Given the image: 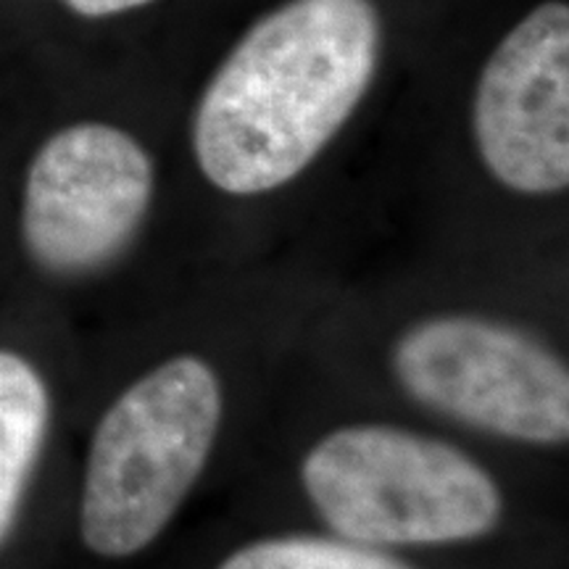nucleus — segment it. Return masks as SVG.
<instances>
[{
	"mask_svg": "<svg viewBox=\"0 0 569 569\" xmlns=\"http://www.w3.org/2000/svg\"><path fill=\"white\" fill-rule=\"evenodd\" d=\"M393 369L425 407L525 440L565 443L569 372L517 327L480 317H436L398 338Z\"/></svg>",
	"mask_w": 569,
	"mask_h": 569,
	"instance_id": "obj_4",
	"label": "nucleus"
},
{
	"mask_svg": "<svg viewBox=\"0 0 569 569\" xmlns=\"http://www.w3.org/2000/svg\"><path fill=\"white\" fill-rule=\"evenodd\" d=\"M482 163L525 196L569 182V6L549 0L498 42L472 103Z\"/></svg>",
	"mask_w": 569,
	"mask_h": 569,
	"instance_id": "obj_6",
	"label": "nucleus"
},
{
	"mask_svg": "<svg viewBox=\"0 0 569 569\" xmlns=\"http://www.w3.org/2000/svg\"><path fill=\"white\" fill-rule=\"evenodd\" d=\"M148 3H153V0H67L71 11H77L80 17H90V19L113 17V13L140 9V6H148Z\"/></svg>",
	"mask_w": 569,
	"mask_h": 569,
	"instance_id": "obj_9",
	"label": "nucleus"
},
{
	"mask_svg": "<svg viewBox=\"0 0 569 569\" xmlns=\"http://www.w3.org/2000/svg\"><path fill=\"white\" fill-rule=\"evenodd\" d=\"M153 184L151 156L119 127L84 122L56 132L27 172V251L56 274L98 269L138 232Z\"/></svg>",
	"mask_w": 569,
	"mask_h": 569,
	"instance_id": "obj_5",
	"label": "nucleus"
},
{
	"mask_svg": "<svg viewBox=\"0 0 569 569\" xmlns=\"http://www.w3.org/2000/svg\"><path fill=\"white\" fill-rule=\"evenodd\" d=\"M380 56L372 0H288L243 34L206 84L193 151L213 188L259 196L325 151Z\"/></svg>",
	"mask_w": 569,
	"mask_h": 569,
	"instance_id": "obj_1",
	"label": "nucleus"
},
{
	"mask_svg": "<svg viewBox=\"0 0 569 569\" xmlns=\"http://www.w3.org/2000/svg\"><path fill=\"white\" fill-rule=\"evenodd\" d=\"M51 419L42 377L24 356L0 351V540L11 530Z\"/></svg>",
	"mask_w": 569,
	"mask_h": 569,
	"instance_id": "obj_7",
	"label": "nucleus"
},
{
	"mask_svg": "<svg viewBox=\"0 0 569 569\" xmlns=\"http://www.w3.org/2000/svg\"><path fill=\"white\" fill-rule=\"evenodd\" d=\"M301 478L325 522L361 546L453 543L501 517V493L478 461L401 427H340L311 448Z\"/></svg>",
	"mask_w": 569,
	"mask_h": 569,
	"instance_id": "obj_3",
	"label": "nucleus"
},
{
	"mask_svg": "<svg viewBox=\"0 0 569 569\" xmlns=\"http://www.w3.org/2000/svg\"><path fill=\"white\" fill-rule=\"evenodd\" d=\"M219 569H409L361 543L325 538H272L232 553Z\"/></svg>",
	"mask_w": 569,
	"mask_h": 569,
	"instance_id": "obj_8",
	"label": "nucleus"
},
{
	"mask_svg": "<svg viewBox=\"0 0 569 569\" xmlns=\"http://www.w3.org/2000/svg\"><path fill=\"white\" fill-rule=\"evenodd\" d=\"M222 422V388L203 359L177 356L106 411L84 469L80 528L101 557L146 549L201 478Z\"/></svg>",
	"mask_w": 569,
	"mask_h": 569,
	"instance_id": "obj_2",
	"label": "nucleus"
}]
</instances>
